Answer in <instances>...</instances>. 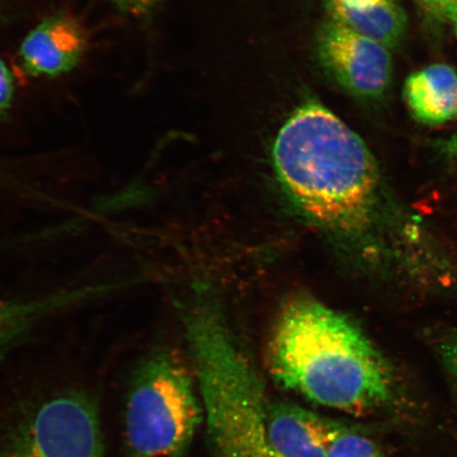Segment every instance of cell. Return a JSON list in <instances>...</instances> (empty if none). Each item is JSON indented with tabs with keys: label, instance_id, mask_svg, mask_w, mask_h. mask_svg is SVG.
Instances as JSON below:
<instances>
[{
	"label": "cell",
	"instance_id": "cell-1",
	"mask_svg": "<svg viewBox=\"0 0 457 457\" xmlns=\"http://www.w3.org/2000/svg\"><path fill=\"white\" fill-rule=\"evenodd\" d=\"M268 359L279 385L325 408L364 415L393 398V371L378 348L350 319L316 300L284 308Z\"/></svg>",
	"mask_w": 457,
	"mask_h": 457
},
{
	"label": "cell",
	"instance_id": "cell-2",
	"mask_svg": "<svg viewBox=\"0 0 457 457\" xmlns=\"http://www.w3.org/2000/svg\"><path fill=\"white\" fill-rule=\"evenodd\" d=\"M282 184L312 220L333 230L364 233L381 208V179L369 148L317 102L298 108L274 141Z\"/></svg>",
	"mask_w": 457,
	"mask_h": 457
},
{
	"label": "cell",
	"instance_id": "cell-3",
	"mask_svg": "<svg viewBox=\"0 0 457 457\" xmlns=\"http://www.w3.org/2000/svg\"><path fill=\"white\" fill-rule=\"evenodd\" d=\"M184 323L209 457H284L267 436L264 385L220 314L195 306Z\"/></svg>",
	"mask_w": 457,
	"mask_h": 457
},
{
	"label": "cell",
	"instance_id": "cell-4",
	"mask_svg": "<svg viewBox=\"0 0 457 457\" xmlns=\"http://www.w3.org/2000/svg\"><path fill=\"white\" fill-rule=\"evenodd\" d=\"M204 411L195 376L179 355L153 350L137 364L124 413L128 457H185Z\"/></svg>",
	"mask_w": 457,
	"mask_h": 457
},
{
	"label": "cell",
	"instance_id": "cell-5",
	"mask_svg": "<svg viewBox=\"0 0 457 457\" xmlns=\"http://www.w3.org/2000/svg\"><path fill=\"white\" fill-rule=\"evenodd\" d=\"M0 457H105L95 400L78 388L22 400L0 428Z\"/></svg>",
	"mask_w": 457,
	"mask_h": 457
},
{
	"label": "cell",
	"instance_id": "cell-6",
	"mask_svg": "<svg viewBox=\"0 0 457 457\" xmlns=\"http://www.w3.org/2000/svg\"><path fill=\"white\" fill-rule=\"evenodd\" d=\"M320 64L348 94L362 100L381 98L390 88L393 61L388 49L331 20L318 34Z\"/></svg>",
	"mask_w": 457,
	"mask_h": 457
},
{
	"label": "cell",
	"instance_id": "cell-7",
	"mask_svg": "<svg viewBox=\"0 0 457 457\" xmlns=\"http://www.w3.org/2000/svg\"><path fill=\"white\" fill-rule=\"evenodd\" d=\"M88 48L81 22L67 13L46 17L29 32L20 48V62L28 76L55 78L74 70Z\"/></svg>",
	"mask_w": 457,
	"mask_h": 457
},
{
	"label": "cell",
	"instance_id": "cell-8",
	"mask_svg": "<svg viewBox=\"0 0 457 457\" xmlns=\"http://www.w3.org/2000/svg\"><path fill=\"white\" fill-rule=\"evenodd\" d=\"M265 426L272 447L284 457H325L345 425L298 404L267 399Z\"/></svg>",
	"mask_w": 457,
	"mask_h": 457
},
{
	"label": "cell",
	"instance_id": "cell-9",
	"mask_svg": "<svg viewBox=\"0 0 457 457\" xmlns=\"http://www.w3.org/2000/svg\"><path fill=\"white\" fill-rule=\"evenodd\" d=\"M102 295L103 287L98 284L59 290L37 298H0V358L26 339L45 319Z\"/></svg>",
	"mask_w": 457,
	"mask_h": 457
},
{
	"label": "cell",
	"instance_id": "cell-10",
	"mask_svg": "<svg viewBox=\"0 0 457 457\" xmlns=\"http://www.w3.org/2000/svg\"><path fill=\"white\" fill-rule=\"evenodd\" d=\"M404 96L421 123L438 125L457 117V72L448 65H432L408 78Z\"/></svg>",
	"mask_w": 457,
	"mask_h": 457
},
{
	"label": "cell",
	"instance_id": "cell-11",
	"mask_svg": "<svg viewBox=\"0 0 457 457\" xmlns=\"http://www.w3.org/2000/svg\"><path fill=\"white\" fill-rule=\"evenodd\" d=\"M331 20L385 46L387 49L395 48L403 42L408 21L396 0H384L365 10L343 11L331 15Z\"/></svg>",
	"mask_w": 457,
	"mask_h": 457
},
{
	"label": "cell",
	"instance_id": "cell-12",
	"mask_svg": "<svg viewBox=\"0 0 457 457\" xmlns=\"http://www.w3.org/2000/svg\"><path fill=\"white\" fill-rule=\"evenodd\" d=\"M325 457H386L370 438L346 425L330 443Z\"/></svg>",
	"mask_w": 457,
	"mask_h": 457
},
{
	"label": "cell",
	"instance_id": "cell-13",
	"mask_svg": "<svg viewBox=\"0 0 457 457\" xmlns=\"http://www.w3.org/2000/svg\"><path fill=\"white\" fill-rule=\"evenodd\" d=\"M437 355L457 403V334L449 335L439 343Z\"/></svg>",
	"mask_w": 457,
	"mask_h": 457
},
{
	"label": "cell",
	"instance_id": "cell-14",
	"mask_svg": "<svg viewBox=\"0 0 457 457\" xmlns=\"http://www.w3.org/2000/svg\"><path fill=\"white\" fill-rule=\"evenodd\" d=\"M15 83L12 72L0 59V118L5 116L13 105Z\"/></svg>",
	"mask_w": 457,
	"mask_h": 457
},
{
	"label": "cell",
	"instance_id": "cell-15",
	"mask_svg": "<svg viewBox=\"0 0 457 457\" xmlns=\"http://www.w3.org/2000/svg\"><path fill=\"white\" fill-rule=\"evenodd\" d=\"M118 10L135 19H143L153 13L162 0H111Z\"/></svg>",
	"mask_w": 457,
	"mask_h": 457
},
{
	"label": "cell",
	"instance_id": "cell-16",
	"mask_svg": "<svg viewBox=\"0 0 457 457\" xmlns=\"http://www.w3.org/2000/svg\"><path fill=\"white\" fill-rule=\"evenodd\" d=\"M384 0H328L330 15H335L343 11L365 10L379 4Z\"/></svg>",
	"mask_w": 457,
	"mask_h": 457
},
{
	"label": "cell",
	"instance_id": "cell-17",
	"mask_svg": "<svg viewBox=\"0 0 457 457\" xmlns=\"http://www.w3.org/2000/svg\"><path fill=\"white\" fill-rule=\"evenodd\" d=\"M439 152L457 163V134L437 143Z\"/></svg>",
	"mask_w": 457,
	"mask_h": 457
},
{
	"label": "cell",
	"instance_id": "cell-18",
	"mask_svg": "<svg viewBox=\"0 0 457 457\" xmlns=\"http://www.w3.org/2000/svg\"><path fill=\"white\" fill-rule=\"evenodd\" d=\"M420 2L434 12L444 15L457 4V0H420Z\"/></svg>",
	"mask_w": 457,
	"mask_h": 457
},
{
	"label": "cell",
	"instance_id": "cell-19",
	"mask_svg": "<svg viewBox=\"0 0 457 457\" xmlns=\"http://www.w3.org/2000/svg\"><path fill=\"white\" fill-rule=\"evenodd\" d=\"M445 16H448L449 19L453 21V24L455 27V31L457 34V4L455 5H453V7L448 11V12H447V14H445Z\"/></svg>",
	"mask_w": 457,
	"mask_h": 457
}]
</instances>
